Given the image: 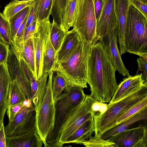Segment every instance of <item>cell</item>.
<instances>
[{
  "mask_svg": "<svg viewBox=\"0 0 147 147\" xmlns=\"http://www.w3.org/2000/svg\"><path fill=\"white\" fill-rule=\"evenodd\" d=\"M115 69L102 43L90 46L88 55L87 83L90 87V95L102 103L109 102L118 85Z\"/></svg>",
  "mask_w": 147,
  "mask_h": 147,
  "instance_id": "6da1fadb",
  "label": "cell"
},
{
  "mask_svg": "<svg viewBox=\"0 0 147 147\" xmlns=\"http://www.w3.org/2000/svg\"><path fill=\"white\" fill-rule=\"evenodd\" d=\"M90 46L81 40L66 58L55 64L53 71L60 74L68 86L87 87L88 55Z\"/></svg>",
  "mask_w": 147,
  "mask_h": 147,
  "instance_id": "7a4b0ae2",
  "label": "cell"
},
{
  "mask_svg": "<svg viewBox=\"0 0 147 147\" xmlns=\"http://www.w3.org/2000/svg\"><path fill=\"white\" fill-rule=\"evenodd\" d=\"M125 44L127 52L147 61V19L130 3L126 24Z\"/></svg>",
  "mask_w": 147,
  "mask_h": 147,
  "instance_id": "3957f363",
  "label": "cell"
},
{
  "mask_svg": "<svg viewBox=\"0 0 147 147\" xmlns=\"http://www.w3.org/2000/svg\"><path fill=\"white\" fill-rule=\"evenodd\" d=\"M147 98V84H144L138 91L114 103L107 104L104 113L94 117L95 134L99 136L106 131L117 125V120L132 107Z\"/></svg>",
  "mask_w": 147,
  "mask_h": 147,
  "instance_id": "277c9868",
  "label": "cell"
},
{
  "mask_svg": "<svg viewBox=\"0 0 147 147\" xmlns=\"http://www.w3.org/2000/svg\"><path fill=\"white\" fill-rule=\"evenodd\" d=\"M86 95L83 88L67 86L56 99L53 127L47 138V144L58 141L61 128L67 117L73 109L84 101Z\"/></svg>",
  "mask_w": 147,
  "mask_h": 147,
  "instance_id": "5b68a950",
  "label": "cell"
},
{
  "mask_svg": "<svg viewBox=\"0 0 147 147\" xmlns=\"http://www.w3.org/2000/svg\"><path fill=\"white\" fill-rule=\"evenodd\" d=\"M94 1L77 0L72 26L81 40L91 46L100 38L96 31Z\"/></svg>",
  "mask_w": 147,
  "mask_h": 147,
  "instance_id": "8992f818",
  "label": "cell"
},
{
  "mask_svg": "<svg viewBox=\"0 0 147 147\" xmlns=\"http://www.w3.org/2000/svg\"><path fill=\"white\" fill-rule=\"evenodd\" d=\"M54 71L49 72L44 97L36 115L37 132L44 146L47 147V138L53 129L55 116L54 103L52 98V82Z\"/></svg>",
  "mask_w": 147,
  "mask_h": 147,
  "instance_id": "52a82bcc",
  "label": "cell"
},
{
  "mask_svg": "<svg viewBox=\"0 0 147 147\" xmlns=\"http://www.w3.org/2000/svg\"><path fill=\"white\" fill-rule=\"evenodd\" d=\"M95 99L90 95H86L84 101L72 110L61 129L58 141L62 147L66 140L76 130L87 120L93 119L95 114L91 107Z\"/></svg>",
  "mask_w": 147,
  "mask_h": 147,
  "instance_id": "ba28073f",
  "label": "cell"
},
{
  "mask_svg": "<svg viewBox=\"0 0 147 147\" xmlns=\"http://www.w3.org/2000/svg\"><path fill=\"white\" fill-rule=\"evenodd\" d=\"M36 113L33 105L23 106L14 119L5 127L6 136H16L37 132Z\"/></svg>",
  "mask_w": 147,
  "mask_h": 147,
  "instance_id": "9c48e42d",
  "label": "cell"
},
{
  "mask_svg": "<svg viewBox=\"0 0 147 147\" xmlns=\"http://www.w3.org/2000/svg\"><path fill=\"white\" fill-rule=\"evenodd\" d=\"M51 25L50 18L41 21H37L35 32L32 37L34 55L36 78L38 81L42 74L43 53Z\"/></svg>",
  "mask_w": 147,
  "mask_h": 147,
  "instance_id": "30bf717a",
  "label": "cell"
},
{
  "mask_svg": "<svg viewBox=\"0 0 147 147\" xmlns=\"http://www.w3.org/2000/svg\"><path fill=\"white\" fill-rule=\"evenodd\" d=\"M107 140L115 143L119 147H147L146 125L128 129L112 136Z\"/></svg>",
  "mask_w": 147,
  "mask_h": 147,
  "instance_id": "8fae6325",
  "label": "cell"
},
{
  "mask_svg": "<svg viewBox=\"0 0 147 147\" xmlns=\"http://www.w3.org/2000/svg\"><path fill=\"white\" fill-rule=\"evenodd\" d=\"M117 34L115 29L111 30L100 37L103 45L116 70L124 76H129V71L122 61L117 45Z\"/></svg>",
  "mask_w": 147,
  "mask_h": 147,
  "instance_id": "7c38bea8",
  "label": "cell"
},
{
  "mask_svg": "<svg viewBox=\"0 0 147 147\" xmlns=\"http://www.w3.org/2000/svg\"><path fill=\"white\" fill-rule=\"evenodd\" d=\"M6 65L11 80H14L16 82L25 100H30V85L21 71L17 57L11 46Z\"/></svg>",
  "mask_w": 147,
  "mask_h": 147,
  "instance_id": "4fadbf2b",
  "label": "cell"
},
{
  "mask_svg": "<svg viewBox=\"0 0 147 147\" xmlns=\"http://www.w3.org/2000/svg\"><path fill=\"white\" fill-rule=\"evenodd\" d=\"M129 0H115V10L117 18L115 28L119 39V52L121 55L127 52L125 38Z\"/></svg>",
  "mask_w": 147,
  "mask_h": 147,
  "instance_id": "5bb4252c",
  "label": "cell"
},
{
  "mask_svg": "<svg viewBox=\"0 0 147 147\" xmlns=\"http://www.w3.org/2000/svg\"><path fill=\"white\" fill-rule=\"evenodd\" d=\"M117 26L115 0H105L103 7L99 19L96 22V31L99 37L113 29Z\"/></svg>",
  "mask_w": 147,
  "mask_h": 147,
  "instance_id": "9a60e30c",
  "label": "cell"
},
{
  "mask_svg": "<svg viewBox=\"0 0 147 147\" xmlns=\"http://www.w3.org/2000/svg\"><path fill=\"white\" fill-rule=\"evenodd\" d=\"M144 84L141 73L124 79L118 85L115 92L109 102H115L139 90Z\"/></svg>",
  "mask_w": 147,
  "mask_h": 147,
  "instance_id": "2e32d148",
  "label": "cell"
},
{
  "mask_svg": "<svg viewBox=\"0 0 147 147\" xmlns=\"http://www.w3.org/2000/svg\"><path fill=\"white\" fill-rule=\"evenodd\" d=\"M11 81L6 63L0 64V125L3 122L7 111Z\"/></svg>",
  "mask_w": 147,
  "mask_h": 147,
  "instance_id": "e0dca14e",
  "label": "cell"
},
{
  "mask_svg": "<svg viewBox=\"0 0 147 147\" xmlns=\"http://www.w3.org/2000/svg\"><path fill=\"white\" fill-rule=\"evenodd\" d=\"M81 40L77 32L73 29L67 32L61 47L56 53L55 64L66 58L77 47Z\"/></svg>",
  "mask_w": 147,
  "mask_h": 147,
  "instance_id": "ac0fdd59",
  "label": "cell"
},
{
  "mask_svg": "<svg viewBox=\"0 0 147 147\" xmlns=\"http://www.w3.org/2000/svg\"><path fill=\"white\" fill-rule=\"evenodd\" d=\"M147 119V107L142 109L124 121L103 133L100 137L107 140L111 137L129 129L134 124Z\"/></svg>",
  "mask_w": 147,
  "mask_h": 147,
  "instance_id": "d6986e66",
  "label": "cell"
},
{
  "mask_svg": "<svg viewBox=\"0 0 147 147\" xmlns=\"http://www.w3.org/2000/svg\"><path fill=\"white\" fill-rule=\"evenodd\" d=\"M6 147H41L43 142L36 132L16 136H6Z\"/></svg>",
  "mask_w": 147,
  "mask_h": 147,
  "instance_id": "ffe728a7",
  "label": "cell"
},
{
  "mask_svg": "<svg viewBox=\"0 0 147 147\" xmlns=\"http://www.w3.org/2000/svg\"><path fill=\"white\" fill-rule=\"evenodd\" d=\"M95 131L94 119H88L78 128L66 140L64 144L69 143L82 144L90 139Z\"/></svg>",
  "mask_w": 147,
  "mask_h": 147,
  "instance_id": "44dd1931",
  "label": "cell"
},
{
  "mask_svg": "<svg viewBox=\"0 0 147 147\" xmlns=\"http://www.w3.org/2000/svg\"><path fill=\"white\" fill-rule=\"evenodd\" d=\"M11 46L16 54L24 60L36 77L34 55L32 37L21 43L18 48H14Z\"/></svg>",
  "mask_w": 147,
  "mask_h": 147,
  "instance_id": "7402d4cb",
  "label": "cell"
},
{
  "mask_svg": "<svg viewBox=\"0 0 147 147\" xmlns=\"http://www.w3.org/2000/svg\"><path fill=\"white\" fill-rule=\"evenodd\" d=\"M56 53L50 39L49 32L43 53L42 74L53 71L56 61Z\"/></svg>",
  "mask_w": 147,
  "mask_h": 147,
  "instance_id": "603a6c76",
  "label": "cell"
},
{
  "mask_svg": "<svg viewBox=\"0 0 147 147\" xmlns=\"http://www.w3.org/2000/svg\"><path fill=\"white\" fill-rule=\"evenodd\" d=\"M34 0H13L5 7L2 13L8 20L27 7L30 6Z\"/></svg>",
  "mask_w": 147,
  "mask_h": 147,
  "instance_id": "cb8c5ba5",
  "label": "cell"
},
{
  "mask_svg": "<svg viewBox=\"0 0 147 147\" xmlns=\"http://www.w3.org/2000/svg\"><path fill=\"white\" fill-rule=\"evenodd\" d=\"M77 0H67L63 13L62 29L66 32L73 24Z\"/></svg>",
  "mask_w": 147,
  "mask_h": 147,
  "instance_id": "d4e9b609",
  "label": "cell"
},
{
  "mask_svg": "<svg viewBox=\"0 0 147 147\" xmlns=\"http://www.w3.org/2000/svg\"><path fill=\"white\" fill-rule=\"evenodd\" d=\"M65 33L59 25L53 21L50 29V38L56 53L61 47Z\"/></svg>",
  "mask_w": 147,
  "mask_h": 147,
  "instance_id": "484cf974",
  "label": "cell"
},
{
  "mask_svg": "<svg viewBox=\"0 0 147 147\" xmlns=\"http://www.w3.org/2000/svg\"><path fill=\"white\" fill-rule=\"evenodd\" d=\"M49 73L42 74L38 81V88L35 98L32 100L36 112L38 110L46 90Z\"/></svg>",
  "mask_w": 147,
  "mask_h": 147,
  "instance_id": "4316f807",
  "label": "cell"
},
{
  "mask_svg": "<svg viewBox=\"0 0 147 147\" xmlns=\"http://www.w3.org/2000/svg\"><path fill=\"white\" fill-rule=\"evenodd\" d=\"M30 6L24 9L8 20L10 28L12 42L19 27L28 15Z\"/></svg>",
  "mask_w": 147,
  "mask_h": 147,
  "instance_id": "83f0119b",
  "label": "cell"
},
{
  "mask_svg": "<svg viewBox=\"0 0 147 147\" xmlns=\"http://www.w3.org/2000/svg\"><path fill=\"white\" fill-rule=\"evenodd\" d=\"M67 0H53L51 14L53 21L62 28L64 11Z\"/></svg>",
  "mask_w": 147,
  "mask_h": 147,
  "instance_id": "f1b7e54d",
  "label": "cell"
},
{
  "mask_svg": "<svg viewBox=\"0 0 147 147\" xmlns=\"http://www.w3.org/2000/svg\"><path fill=\"white\" fill-rule=\"evenodd\" d=\"M53 77L52 98L53 102L62 93L65 88L67 87L64 78L57 72Z\"/></svg>",
  "mask_w": 147,
  "mask_h": 147,
  "instance_id": "f546056e",
  "label": "cell"
},
{
  "mask_svg": "<svg viewBox=\"0 0 147 147\" xmlns=\"http://www.w3.org/2000/svg\"><path fill=\"white\" fill-rule=\"evenodd\" d=\"M0 40L8 45H12L10 25L8 20L0 12Z\"/></svg>",
  "mask_w": 147,
  "mask_h": 147,
  "instance_id": "4dcf8cb0",
  "label": "cell"
},
{
  "mask_svg": "<svg viewBox=\"0 0 147 147\" xmlns=\"http://www.w3.org/2000/svg\"><path fill=\"white\" fill-rule=\"evenodd\" d=\"M16 82L11 80L9 91L8 105L22 103L25 100Z\"/></svg>",
  "mask_w": 147,
  "mask_h": 147,
  "instance_id": "1f68e13d",
  "label": "cell"
},
{
  "mask_svg": "<svg viewBox=\"0 0 147 147\" xmlns=\"http://www.w3.org/2000/svg\"><path fill=\"white\" fill-rule=\"evenodd\" d=\"M37 21H40L49 18L51 15L53 0H37Z\"/></svg>",
  "mask_w": 147,
  "mask_h": 147,
  "instance_id": "d6a6232c",
  "label": "cell"
},
{
  "mask_svg": "<svg viewBox=\"0 0 147 147\" xmlns=\"http://www.w3.org/2000/svg\"><path fill=\"white\" fill-rule=\"evenodd\" d=\"M146 107H147V98L135 105L118 118L117 120V125L128 119L133 115Z\"/></svg>",
  "mask_w": 147,
  "mask_h": 147,
  "instance_id": "836d02e7",
  "label": "cell"
},
{
  "mask_svg": "<svg viewBox=\"0 0 147 147\" xmlns=\"http://www.w3.org/2000/svg\"><path fill=\"white\" fill-rule=\"evenodd\" d=\"M82 144L86 147H117L115 143L104 140L96 134L83 142Z\"/></svg>",
  "mask_w": 147,
  "mask_h": 147,
  "instance_id": "e575fe53",
  "label": "cell"
},
{
  "mask_svg": "<svg viewBox=\"0 0 147 147\" xmlns=\"http://www.w3.org/2000/svg\"><path fill=\"white\" fill-rule=\"evenodd\" d=\"M16 55L17 57L21 71L30 86L31 81L34 79H36L35 76L23 58L20 56L17 55L16 54Z\"/></svg>",
  "mask_w": 147,
  "mask_h": 147,
  "instance_id": "d590c367",
  "label": "cell"
},
{
  "mask_svg": "<svg viewBox=\"0 0 147 147\" xmlns=\"http://www.w3.org/2000/svg\"><path fill=\"white\" fill-rule=\"evenodd\" d=\"M26 28L34 22L37 20L38 15V1L34 0L30 6Z\"/></svg>",
  "mask_w": 147,
  "mask_h": 147,
  "instance_id": "8d00e7d4",
  "label": "cell"
},
{
  "mask_svg": "<svg viewBox=\"0 0 147 147\" xmlns=\"http://www.w3.org/2000/svg\"><path fill=\"white\" fill-rule=\"evenodd\" d=\"M137 61L138 66L137 73L141 72L144 84H147V61L141 57L137 59Z\"/></svg>",
  "mask_w": 147,
  "mask_h": 147,
  "instance_id": "74e56055",
  "label": "cell"
},
{
  "mask_svg": "<svg viewBox=\"0 0 147 147\" xmlns=\"http://www.w3.org/2000/svg\"><path fill=\"white\" fill-rule=\"evenodd\" d=\"M9 50V45L0 40V64L6 63Z\"/></svg>",
  "mask_w": 147,
  "mask_h": 147,
  "instance_id": "f35d334b",
  "label": "cell"
},
{
  "mask_svg": "<svg viewBox=\"0 0 147 147\" xmlns=\"http://www.w3.org/2000/svg\"><path fill=\"white\" fill-rule=\"evenodd\" d=\"M23 106L22 103L8 106L7 114L9 121H11L14 119L17 113Z\"/></svg>",
  "mask_w": 147,
  "mask_h": 147,
  "instance_id": "ab89813d",
  "label": "cell"
},
{
  "mask_svg": "<svg viewBox=\"0 0 147 147\" xmlns=\"http://www.w3.org/2000/svg\"><path fill=\"white\" fill-rule=\"evenodd\" d=\"M131 5L134 6L147 18V3L139 0H129Z\"/></svg>",
  "mask_w": 147,
  "mask_h": 147,
  "instance_id": "60d3db41",
  "label": "cell"
},
{
  "mask_svg": "<svg viewBox=\"0 0 147 147\" xmlns=\"http://www.w3.org/2000/svg\"><path fill=\"white\" fill-rule=\"evenodd\" d=\"M105 0H94V6L96 22L99 19L104 3Z\"/></svg>",
  "mask_w": 147,
  "mask_h": 147,
  "instance_id": "b9f144b4",
  "label": "cell"
},
{
  "mask_svg": "<svg viewBox=\"0 0 147 147\" xmlns=\"http://www.w3.org/2000/svg\"><path fill=\"white\" fill-rule=\"evenodd\" d=\"M37 21L34 22L26 28L23 38V43L32 37L35 32Z\"/></svg>",
  "mask_w": 147,
  "mask_h": 147,
  "instance_id": "7bdbcfd3",
  "label": "cell"
},
{
  "mask_svg": "<svg viewBox=\"0 0 147 147\" xmlns=\"http://www.w3.org/2000/svg\"><path fill=\"white\" fill-rule=\"evenodd\" d=\"M5 126L3 123L0 125V147H6Z\"/></svg>",
  "mask_w": 147,
  "mask_h": 147,
  "instance_id": "ee69618b",
  "label": "cell"
},
{
  "mask_svg": "<svg viewBox=\"0 0 147 147\" xmlns=\"http://www.w3.org/2000/svg\"><path fill=\"white\" fill-rule=\"evenodd\" d=\"M100 103V102L95 99L92 104V110L95 114L96 112L99 111Z\"/></svg>",
  "mask_w": 147,
  "mask_h": 147,
  "instance_id": "f6af8a7d",
  "label": "cell"
},
{
  "mask_svg": "<svg viewBox=\"0 0 147 147\" xmlns=\"http://www.w3.org/2000/svg\"><path fill=\"white\" fill-rule=\"evenodd\" d=\"M108 109L107 104L100 102L99 110V113L102 114L105 113Z\"/></svg>",
  "mask_w": 147,
  "mask_h": 147,
  "instance_id": "bcb514c9",
  "label": "cell"
},
{
  "mask_svg": "<svg viewBox=\"0 0 147 147\" xmlns=\"http://www.w3.org/2000/svg\"><path fill=\"white\" fill-rule=\"evenodd\" d=\"M22 104L23 106L27 107H30L33 105L32 101L30 100H26L23 101Z\"/></svg>",
  "mask_w": 147,
  "mask_h": 147,
  "instance_id": "7dc6e473",
  "label": "cell"
},
{
  "mask_svg": "<svg viewBox=\"0 0 147 147\" xmlns=\"http://www.w3.org/2000/svg\"><path fill=\"white\" fill-rule=\"evenodd\" d=\"M143 2L147 3V0H139Z\"/></svg>",
  "mask_w": 147,
  "mask_h": 147,
  "instance_id": "c3c4849f",
  "label": "cell"
},
{
  "mask_svg": "<svg viewBox=\"0 0 147 147\" xmlns=\"http://www.w3.org/2000/svg\"></svg>",
  "mask_w": 147,
  "mask_h": 147,
  "instance_id": "681fc988",
  "label": "cell"
}]
</instances>
